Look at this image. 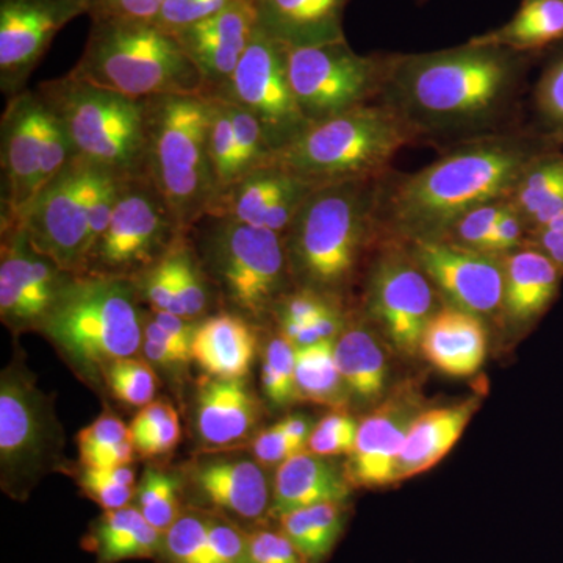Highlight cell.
Returning a JSON list of instances; mask_svg holds the SVG:
<instances>
[{
  "label": "cell",
  "mask_w": 563,
  "mask_h": 563,
  "mask_svg": "<svg viewBox=\"0 0 563 563\" xmlns=\"http://www.w3.org/2000/svg\"><path fill=\"white\" fill-rule=\"evenodd\" d=\"M252 451H254L258 462L265 463V465H280L292 455L306 450L292 443L277 422V424L265 429L255 437L254 442H252Z\"/></svg>",
  "instance_id": "cell-53"
},
{
  "label": "cell",
  "mask_w": 563,
  "mask_h": 563,
  "mask_svg": "<svg viewBox=\"0 0 563 563\" xmlns=\"http://www.w3.org/2000/svg\"><path fill=\"white\" fill-rule=\"evenodd\" d=\"M210 102L209 154L217 179L218 199L240 179L239 151L228 102L221 98H210Z\"/></svg>",
  "instance_id": "cell-40"
},
{
  "label": "cell",
  "mask_w": 563,
  "mask_h": 563,
  "mask_svg": "<svg viewBox=\"0 0 563 563\" xmlns=\"http://www.w3.org/2000/svg\"><path fill=\"white\" fill-rule=\"evenodd\" d=\"M129 279L74 276L65 285L41 331L60 350L95 372L143 346L144 317Z\"/></svg>",
  "instance_id": "cell-9"
},
{
  "label": "cell",
  "mask_w": 563,
  "mask_h": 563,
  "mask_svg": "<svg viewBox=\"0 0 563 563\" xmlns=\"http://www.w3.org/2000/svg\"><path fill=\"white\" fill-rule=\"evenodd\" d=\"M509 202L523 218L529 233L540 231L548 222L561 214L563 211V150L540 155L518 180Z\"/></svg>",
  "instance_id": "cell-34"
},
{
  "label": "cell",
  "mask_w": 563,
  "mask_h": 563,
  "mask_svg": "<svg viewBox=\"0 0 563 563\" xmlns=\"http://www.w3.org/2000/svg\"><path fill=\"white\" fill-rule=\"evenodd\" d=\"M135 454V446L132 440L113 444V446L103 448L101 451H96L87 457L80 459L81 465L85 468H113V466H129L133 461Z\"/></svg>",
  "instance_id": "cell-57"
},
{
  "label": "cell",
  "mask_w": 563,
  "mask_h": 563,
  "mask_svg": "<svg viewBox=\"0 0 563 563\" xmlns=\"http://www.w3.org/2000/svg\"><path fill=\"white\" fill-rule=\"evenodd\" d=\"M528 225L523 218L509 202L506 213L503 214L501 220L496 222L495 229L488 235L487 242L484 243L481 251L504 257V255L523 247L528 242Z\"/></svg>",
  "instance_id": "cell-52"
},
{
  "label": "cell",
  "mask_w": 563,
  "mask_h": 563,
  "mask_svg": "<svg viewBox=\"0 0 563 563\" xmlns=\"http://www.w3.org/2000/svg\"><path fill=\"white\" fill-rule=\"evenodd\" d=\"M544 54L470 38L432 52H390L379 102L402 121L413 146L442 152L528 124L529 76Z\"/></svg>",
  "instance_id": "cell-1"
},
{
  "label": "cell",
  "mask_w": 563,
  "mask_h": 563,
  "mask_svg": "<svg viewBox=\"0 0 563 563\" xmlns=\"http://www.w3.org/2000/svg\"><path fill=\"white\" fill-rule=\"evenodd\" d=\"M80 487L85 495L96 504H99L103 510L128 507L133 496L136 495L135 487L106 483V481L99 479L95 474L88 472V470L81 473Z\"/></svg>",
  "instance_id": "cell-54"
},
{
  "label": "cell",
  "mask_w": 563,
  "mask_h": 563,
  "mask_svg": "<svg viewBox=\"0 0 563 563\" xmlns=\"http://www.w3.org/2000/svg\"><path fill=\"white\" fill-rule=\"evenodd\" d=\"M239 0H166L154 22L166 32L176 33L228 9Z\"/></svg>",
  "instance_id": "cell-48"
},
{
  "label": "cell",
  "mask_w": 563,
  "mask_h": 563,
  "mask_svg": "<svg viewBox=\"0 0 563 563\" xmlns=\"http://www.w3.org/2000/svg\"><path fill=\"white\" fill-rule=\"evenodd\" d=\"M420 412L417 396L407 390L385 399L363 418L354 451L344 466L352 487L380 488L399 483V455L410 424Z\"/></svg>",
  "instance_id": "cell-19"
},
{
  "label": "cell",
  "mask_w": 563,
  "mask_h": 563,
  "mask_svg": "<svg viewBox=\"0 0 563 563\" xmlns=\"http://www.w3.org/2000/svg\"><path fill=\"white\" fill-rule=\"evenodd\" d=\"M0 317L9 328H41L74 274L36 251L20 222L0 225Z\"/></svg>",
  "instance_id": "cell-15"
},
{
  "label": "cell",
  "mask_w": 563,
  "mask_h": 563,
  "mask_svg": "<svg viewBox=\"0 0 563 563\" xmlns=\"http://www.w3.org/2000/svg\"><path fill=\"white\" fill-rule=\"evenodd\" d=\"M473 41L529 54H544L563 43V0H521L506 24Z\"/></svg>",
  "instance_id": "cell-33"
},
{
  "label": "cell",
  "mask_w": 563,
  "mask_h": 563,
  "mask_svg": "<svg viewBox=\"0 0 563 563\" xmlns=\"http://www.w3.org/2000/svg\"><path fill=\"white\" fill-rule=\"evenodd\" d=\"M110 390L129 406L144 407L154 401L157 376L150 363L140 358L124 357L107 366Z\"/></svg>",
  "instance_id": "cell-43"
},
{
  "label": "cell",
  "mask_w": 563,
  "mask_h": 563,
  "mask_svg": "<svg viewBox=\"0 0 563 563\" xmlns=\"http://www.w3.org/2000/svg\"><path fill=\"white\" fill-rule=\"evenodd\" d=\"M179 481L172 474L147 470L136 490V507L147 523L165 533L179 518Z\"/></svg>",
  "instance_id": "cell-42"
},
{
  "label": "cell",
  "mask_w": 563,
  "mask_h": 563,
  "mask_svg": "<svg viewBox=\"0 0 563 563\" xmlns=\"http://www.w3.org/2000/svg\"><path fill=\"white\" fill-rule=\"evenodd\" d=\"M282 431L291 440L292 443L298 444L302 450H307L310 437H312L313 426L309 418L302 415H292V417L285 418L279 421Z\"/></svg>",
  "instance_id": "cell-61"
},
{
  "label": "cell",
  "mask_w": 563,
  "mask_h": 563,
  "mask_svg": "<svg viewBox=\"0 0 563 563\" xmlns=\"http://www.w3.org/2000/svg\"><path fill=\"white\" fill-rule=\"evenodd\" d=\"M387 54H357L347 40L288 49V76L309 124L377 102Z\"/></svg>",
  "instance_id": "cell-12"
},
{
  "label": "cell",
  "mask_w": 563,
  "mask_h": 563,
  "mask_svg": "<svg viewBox=\"0 0 563 563\" xmlns=\"http://www.w3.org/2000/svg\"><path fill=\"white\" fill-rule=\"evenodd\" d=\"M488 331L483 318L443 303L426 325L421 354L451 377H470L487 357Z\"/></svg>",
  "instance_id": "cell-26"
},
{
  "label": "cell",
  "mask_w": 563,
  "mask_h": 563,
  "mask_svg": "<svg viewBox=\"0 0 563 563\" xmlns=\"http://www.w3.org/2000/svg\"><path fill=\"white\" fill-rule=\"evenodd\" d=\"M44 110L46 106L36 90L27 88L7 99L0 120L2 224L20 222L29 203L38 195Z\"/></svg>",
  "instance_id": "cell-18"
},
{
  "label": "cell",
  "mask_w": 563,
  "mask_h": 563,
  "mask_svg": "<svg viewBox=\"0 0 563 563\" xmlns=\"http://www.w3.org/2000/svg\"><path fill=\"white\" fill-rule=\"evenodd\" d=\"M504 295L499 320L525 331L537 324L561 295L563 272L537 247L525 244L504 255Z\"/></svg>",
  "instance_id": "cell-22"
},
{
  "label": "cell",
  "mask_w": 563,
  "mask_h": 563,
  "mask_svg": "<svg viewBox=\"0 0 563 563\" xmlns=\"http://www.w3.org/2000/svg\"><path fill=\"white\" fill-rule=\"evenodd\" d=\"M358 424L344 412H332L322 417L314 426L307 450L321 457L350 455L354 451Z\"/></svg>",
  "instance_id": "cell-47"
},
{
  "label": "cell",
  "mask_w": 563,
  "mask_h": 563,
  "mask_svg": "<svg viewBox=\"0 0 563 563\" xmlns=\"http://www.w3.org/2000/svg\"><path fill=\"white\" fill-rule=\"evenodd\" d=\"M47 422L38 393L20 374H5L0 390V455L11 472H29L44 462Z\"/></svg>",
  "instance_id": "cell-23"
},
{
  "label": "cell",
  "mask_w": 563,
  "mask_h": 563,
  "mask_svg": "<svg viewBox=\"0 0 563 563\" xmlns=\"http://www.w3.org/2000/svg\"><path fill=\"white\" fill-rule=\"evenodd\" d=\"M184 233L146 176L124 179L113 218L88 255L81 276L131 280L165 258Z\"/></svg>",
  "instance_id": "cell-11"
},
{
  "label": "cell",
  "mask_w": 563,
  "mask_h": 563,
  "mask_svg": "<svg viewBox=\"0 0 563 563\" xmlns=\"http://www.w3.org/2000/svg\"><path fill=\"white\" fill-rule=\"evenodd\" d=\"M225 101V99H224ZM228 102L229 111L235 129L236 151H239V173L240 179L247 174L269 165L273 161L274 152L269 147L265 132L261 122L250 111ZM239 179V180H240Z\"/></svg>",
  "instance_id": "cell-44"
},
{
  "label": "cell",
  "mask_w": 563,
  "mask_h": 563,
  "mask_svg": "<svg viewBox=\"0 0 563 563\" xmlns=\"http://www.w3.org/2000/svg\"><path fill=\"white\" fill-rule=\"evenodd\" d=\"M413 146L402 121L379 101L314 122L272 163L292 176L321 185L379 177L393 158Z\"/></svg>",
  "instance_id": "cell-7"
},
{
  "label": "cell",
  "mask_w": 563,
  "mask_h": 563,
  "mask_svg": "<svg viewBox=\"0 0 563 563\" xmlns=\"http://www.w3.org/2000/svg\"><path fill=\"white\" fill-rule=\"evenodd\" d=\"M418 3H424L426 0H417Z\"/></svg>",
  "instance_id": "cell-63"
},
{
  "label": "cell",
  "mask_w": 563,
  "mask_h": 563,
  "mask_svg": "<svg viewBox=\"0 0 563 563\" xmlns=\"http://www.w3.org/2000/svg\"><path fill=\"white\" fill-rule=\"evenodd\" d=\"M210 107L209 96L203 95L147 99L144 176L161 192L184 232L217 201L209 154Z\"/></svg>",
  "instance_id": "cell-6"
},
{
  "label": "cell",
  "mask_w": 563,
  "mask_h": 563,
  "mask_svg": "<svg viewBox=\"0 0 563 563\" xmlns=\"http://www.w3.org/2000/svg\"><path fill=\"white\" fill-rule=\"evenodd\" d=\"M407 244L444 303L485 321L499 320L504 295L503 257L443 240Z\"/></svg>",
  "instance_id": "cell-17"
},
{
  "label": "cell",
  "mask_w": 563,
  "mask_h": 563,
  "mask_svg": "<svg viewBox=\"0 0 563 563\" xmlns=\"http://www.w3.org/2000/svg\"><path fill=\"white\" fill-rule=\"evenodd\" d=\"M152 318L173 336L174 342L179 344L180 350L187 352L191 357L192 336H195L198 321H191L188 318L168 312H152Z\"/></svg>",
  "instance_id": "cell-58"
},
{
  "label": "cell",
  "mask_w": 563,
  "mask_h": 563,
  "mask_svg": "<svg viewBox=\"0 0 563 563\" xmlns=\"http://www.w3.org/2000/svg\"><path fill=\"white\" fill-rule=\"evenodd\" d=\"M143 351L147 361L154 362L155 365H161L163 368H176V366L187 365L185 358L181 357L179 352L174 351L168 344L155 342V340L143 339Z\"/></svg>",
  "instance_id": "cell-60"
},
{
  "label": "cell",
  "mask_w": 563,
  "mask_h": 563,
  "mask_svg": "<svg viewBox=\"0 0 563 563\" xmlns=\"http://www.w3.org/2000/svg\"><path fill=\"white\" fill-rule=\"evenodd\" d=\"M262 385L274 406L287 407L301 399L296 385V346L284 333L274 336L266 346Z\"/></svg>",
  "instance_id": "cell-41"
},
{
  "label": "cell",
  "mask_w": 563,
  "mask_h": 563,
  "mask_svg": "<svg viewBox=\"0 0 563 563\" xmlns=\"http://www.w3.org/2000/svg\"><path fill=\"white\" fill-rule=\"evenodd\" d=\"M296 385L299 398L324 406H344L347 395L335 361V340L296 347Z\"/></svg>",
  "instance_id": "cell-36"
},
{
  "label": "cell",
  "mask_w": 563,
  "mask_h": 563,
  "mask_svg": "<svg viewBox=\"0 0 563 563\" xmlns=\"http://www.w3.org/2000/svg\"><path fill=\"white\" fill-rule=\"evenodd\" d=\"M217 98L254 114L274 154L295 143L310 125L292 92L287 47L258 27L231 81Z\"/></svg>",
  "instance_id": "cell-14"
},
{
  "label": "cell",
  "mask_w": 563,
  "mask_h": 563,
  "mask_svg": "<svg viewBox=\"0 0 563 563\" xmlns=\"http://www.w3.org/2000/svg\"><path fill=\"white\" fill-rule=\"evenodd\" d=\"M185 236L229 312L263 320L295 290L280 233L207 213Z\"/></svg>",
  "instance_id": "cell-5"
},
{
  "label": "cell",
  "mask_w": 563,
  "mask_h": 563,
  "mask_svg": "<svg viewBox=\"0 0 563 563\" xmlns=\"http://www.w3.org/2000/svg\"><path fill=\"white\" fill-rule=\"evenodd\" d=\"M192 488L202 501L251 523L272 517L273 492L257 462L217 459L199 463L191 472Z\"/></svg>",
  "instance_id": "cell-24"
},
{
  "label": "cell",
  "mask_w": 563,
  "mask_h": 563,
  "mask_svg": "<svg viewBox=\"0 0 563 563\" xmlns=\"http://www.w3.org/2000/svg\"><path fill=\"white\" fill-rule=\"evenodd\" d=\"M383 176L333 181L310 192L284 233L295 288L346 307L379 242L377 201Z\"/></svg>",
  "instance_id": "cell-3"
},
{
  "label": "cell",
  "mask_w": 563,
  "mask_h": 563,
  "mask_svg": "<svg viewBox=\"0 0 563 563\" xmlns=\"http://www.w3.org/2000/svg\"><path fill=\"white\" fill-rule=\"evenodd\" d=\"M479 399L433 407L415 417L398 462V479L429 472L450 454L479 410Z\"/></svg>",
  "instance_id": "cell-28"
},
{
  "label": "cell",
  "mask_w": 563,
  "mask_h": 563,
  "mask_svg": "<svg viewBox=\"0 0 563 563\" xmlns=\"http://www.w3.org/2000/svg\"><path fill=\"white\" fill-rule=\"evenodd\" d=\"M87 14L85 0H0V90H27L33 70L63 27Z\"/></svg>",
  "instance_id": "cell-16"
},
{
  "label": "cell",
  "mask_w": 563,
  "mask_h": 563,
  "mask_svg": "<svg viewBox=\"0 0 563 563\" xmlns=\"http://www.w3.org/2000/svg\"><path fill=\"white\" fill-rule=\"evenodd\" d=\"M85 3L91 21H154L166 0H85Z\"/></svg>",
  "instance_id": "cell-50"
},
{
  "label": "cell",
  "mask_w": 563,
  "mask_h": 563,
  "mask_svg": "<svg viewBox=\"0 0 563 563\" xmlns=\"http://www.w3.org/2000/svg\"><path fill=\"white\" fill-rule=\"evenodd\" d=\"M314 188L318 185L269 163L242 177L228 191L222 192L209 213L284 235Z\"/></svg>",
  "instance_id": "cell-21"
},
{
  "label": "cell",
  "mask_w": 563,
  "mask_h": 563,
  "mask_svg": "<svg viewBox=\"0 0 563 563\" xmlns=\"http://www.w3.org/2000/svg\"><path fill=\"white\" fill-rule=\"evenodd\" d=\"M174 413H176V409H174L169 402L152 401L147 404V406H144L143 409L136 413L131 426H129V428H131L132 440L143 435V433L152 431V429L158 428L162 422L168 420Z\"/></svg>",
  "instance_id": "cell-59"
},
{
  "label": "cell",
  "mask_w": 563,
  "mask_h": 563,
  "mask_svg": "<svg viewBox=\"0 0 563 563\" xmlns=\"http://www.w3.org/2000/svg\"><path fill=\"white\" fill-rule=\"evenodd\" d=\"M362 287V317L396 351L417 354L426 325L444 302L409 244L379 239Z\"/></svg>",
  "instance_id": "cell-10"
},
{
  "label": "cell",
  "mask_w": 563,
  "mask_h": 563,
  "mask_svg": "<svg viewBox=\"0 0 563 563\" xmlns=\"http://www.w3.org/2000/svg\"><path fill=\"white\" fill-rule=\"evenodd\" d=\"M379 332L362 314L351 318L335 340V361L347 395L361 406H374L384 398L388 362Z\"/></svg>",
  "instance_id": "cell-31"
},
{
  "label": "cell",
  "mask_w": 563,
  "mask_h": 563,
  "mask_svg": "<svg viewBox=\"0 0 563 563\" xmlns=\"http://www.w3.org/2000/svg\"><path fill=\"white\" fill-rule=\"evenodd\" d=\"M180 435L179 415L176 412L158 428L136 437L132 442L136 453L143 457H155V455L172 453L180 442Z\"/></svg>",
  "instance_id": "cell-55"
},
{
  "label": "cell",
  "mask_w": 563,
  "mask_h": 563,
  "mask_svg": "<svg viewBox=\"0 0 563 563\" xmlns=\"http://www.w3.org/2000/svg\"><path fill=\"white\" fill-rule=\"evenodd\" d=\"M103 173L85 158H73L41 188L20 220L33 247L74 276H81L87 265L88 210Z\"/></svg>",
  "instance_id": "cell-13"
},
{
  "label": "cell",
  "mask_w": 563,
  "mask_h": 563,
  "mask_svg": "<svg viewBox=\"0 0 563 563\" xmlns=\"http://www.w3.org/2000/svg\"><path fill=\"white\" fill-rule=\"evenodd\" d=\"M131 280L139 292L140 301L146 302L152 312H168L187 318L177 295L172 255H166Z\"/></svg>",
  "instance_id": "cell-45"
},
{
  "label": "cell",
  "mask_w": 563,
  "mask_h": 563,
  "mask_svg": "<svg viewBox=\"0 0 563 563\" xmlns=\"http://www.w3.org/2000/svg\"><path fill=\"white\" fill-rule=\"evenodd\" d=\"M255 31L257 16L252 0H239L220 13L174 33L201 74L203 96L217 98L224 91Z\"/></svg>",
  "instance_id": "cell-20"
},
{
  "label": "cell",
  "mask_w": 563,
  "mask_h": 563,
  "mask_svg": "<svg viewBox=\"0 0 563 563\" xmlns=\"http://www.w3.org/2000/svg\"><path fill=\"white\" fill-rule=\"evenodd\" d=\"M350 0H252L258 31L287 49L346 40Z\"/></svg>",
  "instance_id": "cell-25"
},
{
  "label": "cell",
  "mask_w": 563,
  "mask_h": 563,
  "mask_svg": "<svg viewBox=\"0 0 563 563\" xmlns=\"http://www.w3.org/2000/svg\"><path fill=\"white\" fill-rule=\"evenodd\" d=\"M95 474L99 479L106 483L124 485V487H135V472L129 466H113V468H85Z\"/></svg>",
  "instance_id": "cell-62"
},
{
  "label": "cell",
  "mask_w": 563,
  "mask_h": 563,
  "mask_svg": "<svg viewBox=\"0 0 563 563\" xmlns=\"http://www.w3.org/2000/svg\"><path fill=\"white\" fill-rule=\"evenodd\" d=\"M352 485L346 470L331 457L302 451L277 466L272 517L321 503H347Z\"/></svg>",
  "instance_id": "cell-27"
},
{
  "label": "cell",
  "mask_w": 563,
  "mask_h": 563,
  "mask_svg": "<svg viewBox=\"0 0 563 563\" xmlns=\"http://www.w3.org/2000/svg\"><path fill=\"white\" fill-rule=\"evenodd\" d=\"M128 440H132L131 428L111 413H103L77 433L80 459Z\"/></svg>",
  "instance_id": "cell-51"
},
{
  "label": "cell",
  "mask_w": 563,
  "mask_h": 563,
  "mask_svg": "<svg viewBox=\"0 0 563 563\" xmlns=\"http://www.w3.org/2000/svg\"><path fill=\"white\" fill-rule=\"evenodd\" d=\"M276 520L306 563H324L346 528L347 507L346 503L314 504Z\"/></svg>",
  "instance_id": "cell-35"
},
{
  "label": "cell",
  "mask_w": 563,
  "mask_h": 563,
  "mask_svg": "<svg viewBox=\"0 0 563 563\" xmlns=\"http://www.w3.org/2000/svg\"><path fill=\"white\" fill-rule=\"evenodd\" d=\"M257 421V406L244 379L207 377L199 385L196 431L209 446H229L246 439Z\"/></svg>",
  "instance_id": "cell-30"
},
{
  "label": "cell",
  "mask_w": 563,
  "mask_h": 563,
  "mask_svg": "<svg viewBox=\"0 0 563 563\" xmlns=\"http://www.w3.org/2000/svg\"><path fill=\"white\" fill-rule=\"evenodd\" d=\"M169 255H172L177 295L184 307L185 317L191 321L203 320L213 301V287L185 233Z\"/></svg>",
  "instance_id": "cell-39"
},
{
  "label": "cell",
  "mask_w": 563,
  "mask_h": 563,
  "mask_svg": "<svg viewBox=\"0 0 563 563\" xmlns=\"http://www.w3.org/2000/svg\"><path fill=\"white\" fill-rule=\"evenodd\" d=\"M161 558L166 563H218L210 540V514L181 510L172 528L163 533Z\"/></svg>",
  "instance_id": "cell-38"
},
{
  "label": "cell",
  "mask_w": 563,
  "mask_h": 563,
  "mask_svg": "<svg viewBox=\"0 0 563 563\" xmlns=\"http://www.w3.org/2000/svg\"><path fill=\"white\" fill-rule=\"evenodd\" d=\"M36 91L68 133L77 157L122 179L144 176L147 99L103 90L66 74Z\"/></svg>",
  "instance_id": "cell-8"
},
{
  "label": "cell",
  "mask_w": 563,
  "mask_h": 563,
  "mask_svg": "<svg viewBox=\"0 0 563 563\" xmlns=\"http://www.w3.org/2000/svg\"><path fill=\"white\" fill-rule=\"evenodd\" d=\"M81 544L98 563L155 559L162 554L163 533L147 523L139 507L128 506L103 510Z\"/></svg>",
  "instance_id": "cell-32"
},
{
  "label": "cell",
  "mask_w": 563,
  "mask_h": 563,
  "mask_svg": "<svg viewBox=\"0 0 563 563\" xmlns=\"http://www.w3.org/2000/svg\"><path fill=\"white\" fill-rule=\"evenodd\" d=\"M76 79L132 99L203 95L201 74L174 33L154 21H91Z\"/></svg>",
  "instance_id": "cell-4"
},
{
  "label": "cell",
  "mask_w": 563,
  "mask_h": 563,
  "mask_svg": "<svg viewBox=\"0 0 563 563\" xmlns=\"http://www.w3.org/2000/svg\"><path fill=\"white\" fill-rule=\"evenodd\" d=\"M251 563H306L280 528H254L247 532Z\"/></svg>",
  "instance_id": "cell-49"
},
{
  "label": "cell",
  "mask_w": 563,
  "mask_h": 563,
  "mask_svg": "<svg viewBox=\"0 0 563 563\" xmlns=\"http://www.w3.org/2000/svg\"><path fill=\"white\" fill-rule=\"evenodd\" d=\"M554 150L563 147L526 124L439 152L418 172L390 169L379 184V239L442 240L466 211L509 201L526 169Z\"/></svg>",
  "instance_id": "cell-2"
},
{
  "label": "cell",
  "mask_w": 563,
  "mask_h": 563,
  "mask_svg": "<svg viewBox=\"0 0 563 563\" xmlns=\"http://www.w3.org/2000/svg\"><path fill=\"white\" fill-rule=\"evenodd\" d=\"M507 207L509 201H495L466 211L443 236V242L453 243L466 250H483L484 243L495 229L496 222L506 213Z\"/></svg>",
  "instance_id": "cell-46"
},
{
  "label": "cell",
  "mask_w": 563,
  "mask_h": 563,
  "mask_svg": "<svg viewBox=\"0 0 563 563\" xmlns=\"http://www.w3.org/2000/svg\"><path fill=\"white\" fill-rule=\"evenodd\" d=\"M257 350L250 320L233 312L209 314L198 321L191 358L214 379H243Z\"/></svg>",
  "instance_id": "cell-29"
},
{
  "label": "cell",
  "mask_w": 563,
  "mask_h": 563,
  "mask_svg": "<svg viewBox=\"0 0 563 563\" xmlns=\"http://www.w3.org/2000/svg\"><path fill=\"white\" fill-rule=\"evenodd\" d=\"M526 244L542 251L563 272V211L540 231L529 233Z\"/></svg>",
  "instance_id": "cell-56"
},
{
  "label": "cell",
  "mask_w": 563,
  "mask_h": 563,
  "mask_svg": "<svg viewBox=\"0 0 563 563\" xmlns=\"http://www.w3.org/2000/svg\"><path fill=\"white\" fill-rule=\"evenodd\" d=\"M533 131L563 147V43L544 52L542 69L529 91Z\"/></svg>",
  "instance_id": "cell-37"
}]
</instances>
